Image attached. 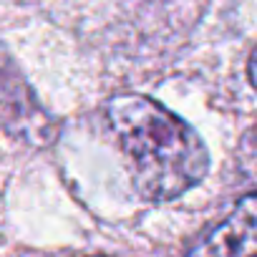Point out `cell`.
Segmentation results:
<instances>
[{
	"label": "cell",
	"mask_w": 257,
	"mask_h": 257,
	"mask_svg": "<svg viewBox=\"0 0 257 257\" xmlns=\"http://www.w3.org/2000/svg\"><path fill=\"white\" fill-rule=\"evenodd\" d=\"M106 118L128 157L134 189L149 202H169L197 187L209 172V152L194 128L149 96L121 93Z\"/></svg>",
	"instance_id": "obj_1"
},
{
	"label": "cell",
	"mask_w": 257,
	"mask_h": 257,
	"mask_svg": "<svg viewBox=\"0 0 257 257\" xmlns=\"http://www.w3.org/2000/svg\"><path fill=\"white\" fill-rule=\"evenodd\" d=\"M184 257H257V192L244 194L217 227L187 249Z\"/></svg>",
	"instance_id": "obj_2"
},
{
	"label": "cell",
	"mask_w": 257,
	"mask_h": 257,
	"mask_svg": "<svg viewBox=\"0 0 257 257\" xmlns=\"http://www.w3.org/2000/svg\"><path fill=\"white\" fill-rule=\"evenodd\" d=\"M242 167L249 177H257V126L242 142Z\"/></svg>",
	"instance_id": "obj_3"
},
{
	"label": "cell",
	"mask_w": 257,
	"mask_h": 257,
	"mask_svg": "<svg viewBox=\"0 0 257 257\" xmlns=\"http://www.w3.org/2000/svg\"><path fill=\"white\" fill-rule=\"evenodd\" d=\"M247 73H249V81L257 91V46L252 48V56H249V66H247Z\"/></svg>",
	"instance_id": "obj_4"
}]
</instances>
